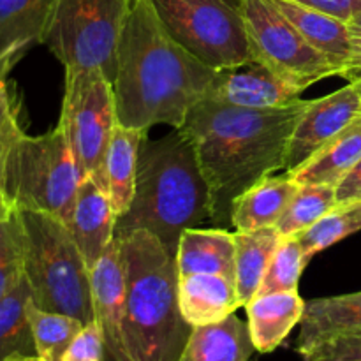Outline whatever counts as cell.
I'll return each mask as SVG.
<instances>
[{"instance_id": "6da1fadb", "label": "cell", "mask_w": 361, "mask_h": 361, "mask_svg": "<svg viewBox=\"0 0 361 361\" xmlns=\"http://www.w3.org/2000/svg\"><path fill=\"white\" fill-rule=\"evenodd\" d=\"M309 102L247 109L203 99L190 108L180 130L196 150L210 192L208 219L215 228H231L236 197L284 168L289 137Z\"/></svg>"}, {"instance_id": "7a4b0ae2", "label": "cell", "mask_w": 361, "mask_h": 361, "mask_svg": "<svg viewBox=\"0 0 361 361\" xmlns=\"http://www.w3.org/2000/svg\"><path fill=\"white\" fill-rule=\"evenodd\" d=\"M214 74L168 34L152 0H134L111 83L120 126L180 129L190 108L207 97Z\"/></svg>"}, {"instance_id": "3957f363", "label": "cell", "mask_w": 361, "mask_h": 361, "mask_svg": "<svg viewBox=\"0 0 361 361\" xmlns=\"http://www.w3.org/2000/svg\"><path fill=\"white\" fill-rule=\"evenodd\" d=\"M210 214V192L196 150L180 129L161 140L145 137L137 155L134 197L116 219L115 238L145 229L176 257L180 236Z\"/></svg>"}, {"instance_id": "277c9868", "label": "cell", "mask_w": 361, "mask_h": 361, "mask_svg": "<svg viewBox=\"0 0 361 361\" xmlns=\"http://www.w3.org/2000/svg\"><path fill=\"white\" fill-rule=\"evenodd\" d=\"M123 274V331L133 361H178L192 326L178 302L175 256L145 229L116 236Z\"/></svg>"}, {"instance_id": "5b68a950", "label": "cell", "mask_w": 361, "mask_h": 361, "mask_svg": "<svg viewBox=\"0 0 361 361\" xmlns=\"http://www.w3.org/2000/svg\"><path fill=\"white\" fill-rule=\"evenodd\" d=\"M20 214L25 229V277L34 305L80 319L85 326L94 323L92 270L69 226L42 212Z\"/></svg>"}, {"instance_id": "8992f818", "label": "cell", "mask_w": 361, "mask_h": 361, "mask_svg": "<svg viewBox=\"0 0 361 361\" xmlns=\"http://www.w3.org/2000/svg\"><path fill=\"white\" fill-rule=\"evenodd\" d=\"M81 180L62 127L41 136L21 130L7 161V194L13 207L42 212L71 226Z\"/></svg>"}, {"instance_id": "52a82bcc", "label": "cell", "mask_w": 361, "mask_h": 361, "mask_svg": "<svg viewBox=\"0 0 361 361\" xmlns=\"http://www.w3.org/2000/svg\"><path fill=\"white\" fill-rule=\"evenodd\" d=\"M134 0H59L42 44L63 67H95L113 83Z\"/></svg>"}, {"instance_id": "ba28073f", "label": "cell", "mask_w": 361, "mask_h": 361, "mask_svg": "<svg viewBox=\"0 0 361 361\" xmlns=\"http://www.w3.org/2000/svg\"><path fill=\"white\" fill-rule=\"evenodd\" d=\"M168 34L200 62L219 71L252 60L243 0H152Z\"/></svg>"}, {"instance_id": "9c48e42d", "label": "cell", "mask_w": 361, "mask_h": 361, "mask_svg": "<svg viewBox=\"0 0 361 361\" xmlns=\"http://www.w3.org/2000/svg\"><path fill=\"white\" fill-rule=\"evenodd\" d=\"M59 126L66 133L81 178L102 189L106 150L118 126L111 81L95 67H66V90Z\"/></svg>"}, {"instance_id": "30bf717a", "label": "cell", "mask_w": 361, "mask_h": 361, "mask_svg": "<svg viewBox=\"0 0 361 361\" xmlns=\"http://www.w3.org/2000/svg\"><path fill=\"white\" fill-rule=\"evenodd\" d=\"M247 41L254 62L298 90L337 76L330 60L305 41L274 0H243Z\"/></svg>"}, {"instance_id": "8fae6325", "label": "cell", "mask_w": 361, "mask_h": 361, "mask_svg": "<svg viewBox=\"0 0 361 361\" xmlns=\"http://www.w3.org/2000/svg\"><path fill=\"white\" fill-rule=\"evenodd\" d=\"M361 115V81H349L344 88L310 101L300 116L286 152L288 175L298 171L324 145Z\"/></svg>"}, {"instance_id": "7c38bea8", "label": "cell", "mask_w": 361, "mask_h": 361, "mask_svg": "<svg viewBox=\"0 0 361 361\" xmlns=\"http://www.w3.org/2000/svg\"><path fill=\"white\" fill-rule=\"evenodd\" d=\"M302 90L275 76L270 69L249 60L215 71L207 92L210 101L247 109H282L302 101Z\"/></svg>"}, {"instance_id": "4fadbf2b", "label": "cell", "mask_w": 361, "mask_h": 361, "mask_svg": "<svg viewBox=\"0 0 361 361\" xmlns=\"http://www.w3.org/2000/svg\"><path fill=\"white\" fill-rule=\"evenodd\" d=\"M95 319L104 335L106 358L109 361H133L127 351L123 331V274L120 263L118 240H113L92 270Z\"/></svg>"}, {"instance_id": "5bb4252c", "label": "cell", "mask_w": 361, "mask_h": 361, "mask_svg": "<svg viewBox=\"0 0 361 361\" xmlns=\"http://www.w3.org/2000/svg\"><path fill=\"white\" fill-rule=\"evenodd\" d=\"M59 0H0V80L42 44Z\"/></svg>"}, {"instance_id": "9a60e30c", "label": "cell", "mask_w": 361, "mask_h": 361, "mask_svg": "<svg viewBox=\"0 0 361 361\" xmlns=\"http://www.w3.org/2000/svg\"><path fill=\"white\" fill-rule=\"evenodd\" d=\"M115 228L116 212L111 200L94 178L85 176L78 189L69 229L90 270H94L109 243L115 240Z\"/></svg>"}, {"instance_id": "2e32d148", "label": "cell", "mask_w": 361, "mask_h": 361, "mask_svg": "<svg viewBox=\"0 0 361 361\" xmlns=\"http://www.w3.org/2000/svg\"><path fill=\"white\" fill-rule=\"evenodd\" d=\"M361 330V291L305 302L296 353L307 356L317 345L341 335Z\"/></svg>"}, {"instance_id": "e0dca14e", "label": "cell", "mask_w": 361, "mask_h": 361, "mask_svg": "<svg viewBox=\"0 0 361 361\" xmlns=\"http://www.w3.org/2000/svg\"><path fill=\"white\" fill-rule=\"evenodd\" d=\"M178 302L182 316L192 328L221 323L243 307L236 282L210 274L178 277Z\"/></svg>"}, {"instance_id": "ac0fdd59", "label": "cell", "mask_w": 361, "mask_h": 361, "mask_svg": "<svg viewBox=\"0 0 361 361\" xmlns=\"http://www.w3.org/2000/svg\"><path fill=\"white\" fill-rule=\"evenodd\" d=\"M305 302L298 291L257 295L245 305L247 326L257 353L275 351L300 324Z\"/></svg>"}, {"instance_id": "d6986e66", "label": "cell", "mask_w": 361, "mask_h": 361, "mask_svg": "<svg viewBox=\"0 0 361 361\" xmlns=\"http://www.w3.org/2000/svg\"><path fill=\"white\" fill-rule=\"evenodd\" d=\"M175 261L178 277L210 274L224 275L236 282L235 233L221 228L185 229L180 236Z\"/></svg>"}, {"instance_id": "ffe728a7", "label": "cell", "mask_w": 361, "mask_h": 361, "mask_svg": "<svg viewBox=\"0 0 361 361\" xmlns=\"http://www.w3.org/2000/svg\"><path fill=\"white\" fill-rule=\"evenodd\" d=\"M298 187L300 183L288 173L261 178L235 200L231 210V228L235 231L275 228Z\"/></svg>"}, {"instance_id": "44dd1931", "label": "cell", "mask_w": 361, "mask_h": 361, "mask_svg": "<svg viewBox=\"0 0 361 361\" xmlns=\"http://www.w3.org/2000/svg\"><path fill=\"white\" fill-rule=\"evenodd\" d=\"M274 4L295 25L305 41L330 60L337 76L345 78L351 60L348 23L291 0H274Z\"/></svg>"}, {"instance_id": "7402d4cb", "label": "cell", "mask_w": 361, "mask_h": 361, "mask_svg": "<svg viewBox=\"0 0 361 361\" xmlns=\"http://www.w3.org/2000/svg\"><path fill=\"white\" fill-rule=\"evenodd\" d=\"M147 130L116 126L109 147L106 150L102 168V189L111 200L116 219L129 210L134 197L137 173V155Z\"/></svg>"}, {"instance_id": "603a6c76", "label": "cell", "mask_w": 361, "mask_h": 361, "mask_svg": "<svg viewBox=\"0 0 361 361\" xmlns=\"http://www.w3.org/2000/svg\"><path fill=\"white\" fill-rule=\"evenodd\" d=\"M254 351L247 323L231 314L221 323L192 328L178 361H249Z\"/></svg>"}, {"instance_id": "cb8c5ba5", "label": "cell", "mask_w": 361, "mask_h": 361, "mask_svg": "<svg viewBox=\"0 0 361 361\" xmlns=\"http://www.w3.org/2000/svg\"><path fill=\"white\" fill-rule=\"evenodd\" d=\"M361 159V115L295 171L300 185H337Z\"/></svg>"}, {"instance_id": "d4e9b609", "label": "cell", "mask_w": 361, "mask_h": 361, "mask_svg": "<svg viewBox=\"0 0 361 361\" xmlns=\"http://www.w3.org/2000/svg\"><path fill=\"white\" fill-rule=\"evenodd\" d=\"M284 236L275 228L235 231L236 289L245 307L257 295L275 250Z\"/></svg>"}, {"instance_id": "484cf974", "label": "cell", "mask_w": 361, "mask_h": 361, "mask_svg": "<svg viewBox=\"0 0 361 361\" xmlns=\"http://www.w3.org/2000/svg\"><path fill=\"white\" fill-rule=\"evenodd\" d=\"M30 298L27 277L13 291L0 298V361L37 356L27 314Z\"/></svg>"}, {"instance_id": "4316f807", "label": "cell", "mask_w": 361, "mask_h": 361, "mask_svg": "<svg viewBox=\"0 0 361 361\" xmlns=\"http://www.w3.org/2000/svg\"><path fill=\"white\" fill-rule=\"evenodd\" d=\"M361 229V201L342 203L331 208L316 224L307 228L295 238L302 247L303 259L309 264L316 254L330 249L341 240L355 235Z\"/></svg>"}, {"instance_id": "83f0119b", "label": "cell", "mask_w": 361, "mask_h": 361, "mask_svg": "<svg viewBox=\"0 0 361 361\" xmlns=\"http://www.w3.org/2000/svg\"><path fill=\"white\" fill-rule=\"evenodd\" d=\"M27 314L34 334L37 356L42 361H62L74 338L85 328L80 319L39 309L34 305L32 298L28 302Z\"/></svg>"}, {"instance_id": "f1b7e54d", "label": "cell", "mask_w": 361, "mask_h": 361, "mask_svg": "<svg viewBox=\"0 0 361 361\" xmlns=\"http://www.w3.org/2000/svg\"><path fill=\"white\" fill-rule=\"evenodd\" d=\"M334 185H300L275 224L282 236H296L337 207Z\"/></svg>"}, {"instance_id": "f546056e", "label": "cell", "mask_w": 361, "mask_h": 361, "mask_svg": "<svg viewBox=\"0 0 361 361\" xmlns=\"http://www.w3.org/2000/svg\"><path fill=\"white\" fill-rule=\"evenodd\" d=\"M25 279V229L16 207L0 221V298Z\"/></svg>"}, {"instance_id": "4dcf8cb0", "label": "cell", "mask_w": 361, "mask_h": 361, "mask_svg": "<svg viewBox=\"0 0 361 361\" xmlns=\"http://www.w3.org/2000/svg\"><path fill=\"white\" fill-rule=\"evenodd\" d=\"M305 267L307 263L303 259L298 240L295 236H284L268 264V270L264 274L257 295L298 291L300 277H302Z\"/></svg>"}, {"instance_id": "1f68e13d", "label": "cell", "mask_w": 361, "mask_h": 361, "mask_svg": "<svg viewBox=\"0 0 361 361\" xmlns=\"http://www.w3.org/2000/svg\"><path fill=\"white\" fill-rule=\"evenodd\" d=\"M303 361H361V330L341 335L303 356Z\"/></svg>"}, {"instance_id": "d6a6232c", "label": "cell", "mask_w": 361, "mask_h": 361, "mask_svg": "<svg viewBox=\"0 0 361 361\" xmlns=\"http://www.w3.org/2000/svg\"><path fill=\"white\" fill-rule=\"evenodd\" d=\"M106 360V345L104 335L99 321L87 324L80 331L71 348L63 355L62 361H104Z\"/></svg>"}, {"instance_id": "836d02e7", "label": "cell", "mask_w": 361, "mask_h": 361, "mask_svg": "<svg viewBox=\"0 0 361 361\" xmlns=\"http://www.w3.org/2000/svg\"><path fill=\"white\" fill-rule=\"evenodd\" d=\"M20 133L21 127L18 123V113H14L0 130V221L13 208L9 201V194H7V161H9L11 148H13Z\"/></svg>"}, {"instance_id": "e575fe53", "label": "cell", "mask_w": 361, "mask_h": 361, "mask_svg": "<svg viewBox=\"0 0 361 361\" xmlns=\"http://www.w3.org/2000/svg\"><path fill=\"white\" fill-rule=\"evenodd\" d=\"M291 2L316 9L345 23L361 11V0H291Z\"/></svg>"}, {"instance_id": "d590c367", "label": "cell", "mask_w": 361, "mask_h": 361, "mask_svg": "<svg viewBox=\"0 0 361 361\" xmlns=\"http://www.w3.org/2000/svg\"><path fill=\"white\" fill-rule=\"evenodd\" d=\"M349 48H351V60H349L345 80H361V11L348 21Z\"/></svg>"}, {"instance_id": "8d00e7d4", "label": "cell", "mask_w": 361, "mask_h": 361, "mask_svg": "<svg viewBox=\"0 0 361 361\" xmlns=\"http://www.w3.org/2000/svg\"><path fill=\"white\" fill-rule=\"evenodd\" d=\"M337 203H355L361 201V159L358 164L335 185Z\"/></svg>"}, {"instance_id": "74e56055", "label": "cell", "mask_w": 361, "mask_h": 361, "mask_svg": "<svg viewBox=\"0 0 361 361\" xmlns=\"http://www.w3.org/2000/svg\"><path fill=\"white\" fill-rule=\"evenodd\" d=\"M16 113V108L13 106V101H11V95L7 92L6 80H0V130L6 126L7 120Z\"/></svg>"}, {"instance_id": "f35d334b", "label": "cell", "mask_w": 361, "mask_h": 361, "mask_svg": "<svg viewBox=\"0 0 361 361\" xmlns=\"http://www.w3.org/2000/svg\"><path fill=\"white\" fill-rule=\"evenodd\" d=\"M7 361H42V360L39 358V356H27V358H13Z\"/></svg>"}, {"instance_id": "ab89813d", "label": "cell", "mask_w": 361, "mask_h": 361, "mask_svg": "<svg viewBox=\"0 0 361 361\" xmlns=\"http://www.w3.org/2000/svg\"><path fill=\"white\" fill-rule=\"evenodd\" d=\"M104 361H109V360H108V358H106V360H104Z\"/></svg>"}, {"instance_id": "60d3db41", "label": "cell", "mask_w": 361, "mask_h": 361, "mask_svg": "<svg viewBox=\"0 0 361 361\" xmlns=\"http://www.w3.org/2000/svg\"><path fill=\"white\" fill-rule=\"evenodd\" d=\"M360 81H361V80H360Z\"/></svg>"}]
</instances>
